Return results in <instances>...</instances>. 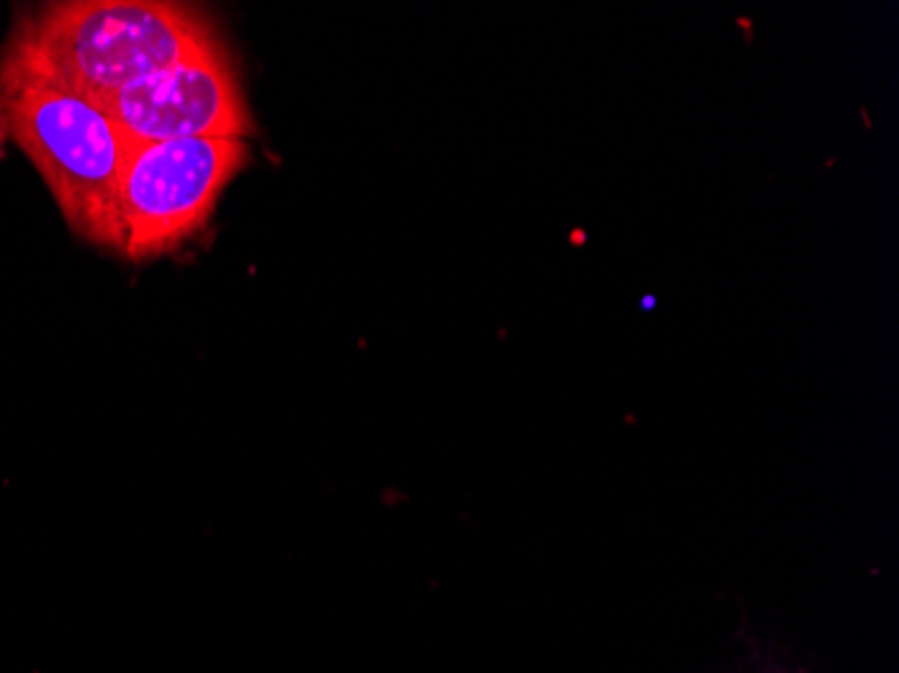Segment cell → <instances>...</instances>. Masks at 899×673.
I'll return each mask as SVG.
<instances>
[{"label":"cell","mask_w":899,"mask_h":673,"mask_svg":"<svg viewBox=\"0 0 899 673\" xmlns=\"http://www.w3.org/2000/svg\"><path fill=\"white\" fill-rule=\"evenodd\" d=\"M0 137L25 151L76 234L122 254L119 178L130 137L92 100L0 65Z\"/></svg>","instance_id":"cell-2"},{"label":"cell","mask_w":899,"mask_h":673,"mask_svg":"<svg viewBox=\"0 0 899 673\" xmlns=\"http://www.w3.org/2000/svg\"><path fill=\"white\" fill-rule=\"evenodd\" d=\"M130 143L248 137L254 122L227 46L213 41L170 68L95 103Z\"/></svg>","instance_id":"cell-4"},{"label":"cell","mask_w":899,"mask_h":673,"mask_svg":"<svg viewBox=\"0 0 899 673\" xmlns=\"http://www.w3.org/2000/svg\"><path fill=\"white\" fill-rule=\"evenodd\" d=\"M245 162L240 137L135 143L119 178L124 256L143 261L167 254L202 229Z\"/></svg>","instance_id":"cell-3"},{"label":"cell","mask_w":899,"mask_h":673,"mask_svg":"<svg viewBox=\"0 0 899 673\" xmlns=\"http://www.w3.org/2000/svg\"><path fill=\"white\" fill-rule=\"evenodd\" d=\"M219 41L205 11L170 0H68L27 11L0 65L98 103Z\"/></svg>","instance_id":"cell-1"}]
</instances>
